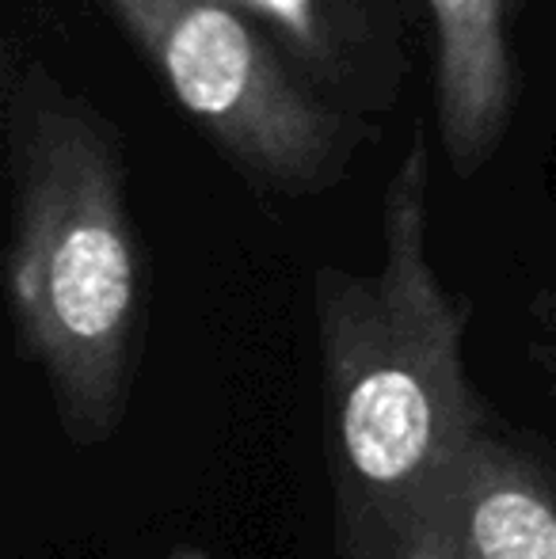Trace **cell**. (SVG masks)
I'll list each match as a JSON object with an SVG mask.
<instances>
[{"instance_id": "6da1fadb", "label": "cell", "mask_w": 556, "mask_h": 559, "mask_svg": "<svg viewBox=\"0 0 556 559\" xmlns=\"http://www.w3.org/2000/svg\"><path fill=\"white\" fill-rule=\"evenodd\" d=\"M12 228L8 309L61 430L104 445L122 427L141 335V259L122 138L38 58L0 66Z\"/></svg>"}, {"instance_id": "7a4b0ae2", "label": "cell", "mask_w": 556, "mask_h": 559, "mask_svg": "<svg viewBox=\"0 0 556 559\" xmlns=\"http://www.w3.org/2000/svg\"><path fill=\"white\" fill-rule=\"evenodd\" d=\"M340 518L412 510L476 442L465 381L469 305L430 263V160L412 133L381 202V266L312 278Z\"/></svg>"}, {"instance_id": "3957f363", "label": "cell", "mask_w": 556, "mask_h": 559, "mask_svg": "<svg viewBox=\"0 0 556 559\" xmlns=\"http://www.w3.org/2000/svg\"><path fill=\"white\" fill-rule=\"evenodd\" d=\"M179 111L252 183L309 194L343 176L351 130L286 69L237 0H104Z\"/></svg>"}, {"instance_id": "277c9868", "label": "cell", "mask_w": 556, "mask_h": 559, "mask_svg": "<svg viewBox=\"0 0 556 559\" xmlns=\"http://www.w3.org/2000/svg\"><path fill=\"white\" fill-rule=\"evenodd\" d=\"M514 4L519 0H427L435 23L438 138L458 176H473L496 156L519 104Z\"/></svg>"}, {"instance_id": "5b68a950", "label": "cell", "mask_w": 556, "mask_h": 559, "mask_svg": "<svg viewBox=\"0 0 556 559\" xmlns=\"http://www.w3.org/2000/svg\"><path fill=\"white\" fill-rule=\"evenodd\" d=\"M442 499L465 559H556V491L514 449L476 438Z\"/></svg>"}, {"instance_id": "8992f818", "label": "cell", "mask_w": 556, "mask_h": 559, "mask_svg": "<svg viewBox=\"0 0 556 559\" xmlns=\"http://www.w3.org/2000/svg\"><path fill=\"white\" fill-rule=\"evenodd\" d=\"M340 552L343 559H465L442 487L412 510L340 518Z\"/></svg>"}, {"instance_id": "52a82bcc", "label": "cell", "mask_w": 556, "mask_h": 559, "mask_svg": "<svg viewBox=\"0 0 556 559\" xmlns=\"http://www.w3.org/2000/svg\"><path fill=\"white\" fill-rule=\"evenodd\" d=\"M252 12H263L286 31L289 38L305 43V38L317 31V12H312V0H245Z\"/></svg>"}]
</instances>
